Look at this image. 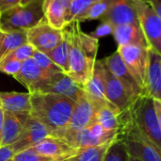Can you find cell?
<instances>
[{"mask_svg": "<svg viewBox=\"0 0 161 161\" xmlns=\"http://www.w3.org/2000/svg\"><path fill=\"white\" fill-rule=\"evenodd\" d=\"M153 103H154V109H155L157 118H158V122L161 124V100L154 98Z\"/></svg>", "mask_w": 161, "mask_h": 161, "instance_id": "obj_39", "label": "cell"}, {"mask_svg": "<svg viewBox=\"0 0 161 161\" xmlns=\"http://www.w3.org/2000/svg\"><path fill=\"white\" fill-rule=\"evenodd\" d=\"M3 108L0 103V146H1V129H2V121H3Z\"/></svg>", "mask_w": 161, "mask_h": 161, "instance_id": "obj_40", "label": "cell"}, {"mask_svg": "<svg viewBox=\"0 0 161 161\" xmlns=\"http://www.w3.org/2000/svg\"><path fill=\"white\" fill-rule=\"evenodd\" d=\"M31 58L35 61V63L38 65V67L46 75H51L57 73H60L62 72L45 54L39 52L37 50L34 51Z\"/></svg>", "mask_w": 161, "mask_h": 161, "instance_id": "obj_31", "label": "cell"}, {"mask_svg": "<svg viewBox=\"0 0 161 161\" xmlns=\"http://www.w3.org/2000/svg\"><path fill=\"white\" fill-rule=\"evenodd\" d=\"M49 136H51V134L47 127L29 113L25 119L21 134L19 135L17 140L9 146L14 154H17L33 147L41 141Z\"/></svg>", "mask_w": 161, "mask_h": 161, "instance_id": "obj_12", "label": "cell"}, {"mask_svg": "<svg viewBox=\"0 0 161 161\" xmlns=\"http://www.w3.org/2000/svg\"><path fill=\"white\" fill-rule=\"evenodd\" d=\"M35 92L59 94L76 102L84 93V89L67 74L60 72L42 79L35 86L31 92Z\"/></svg>", "mask_w": 161, "mask_h": 161, "instance_id": "obj_8", "label": "cell"}, {"mask_svg": "<svg viewBox=\"0 0 161 161\" xmlns=\"http://www.w3.org/2000/svg\"><path fill=\"white\" fill-rule=\"evenodd\" d=\"M117 51L143 93L148 61V47L140 45H124L118 46Z\"/></svg>", "mask_w": 161, "mask_h": 161, "instance_id": "obj_9", "label": "cell"}, {"mask_svg": "<svg viewBox=\"0 0 161 161\" xmlns=\"http://www.w3.org/2000/svg\"><path fill=\"white\" fill-rule=\"evenodd\" d=\"M105 66L108 70L118 79H120L124 84H125L134 93L137 95L142 94V89L138 85L136 79L133 77L128 68L125 64L123 58H121L118 51L114 52L111 56L103 59Z\"/></svg>", "mask_w": 161, "mask_h": 161, "instance_id": "obj_18", "label": "cell"}, {"mask_svg": "<svg viewBox=\"0 0 161 161\" xmlns=\"http://www.w3.org/2000/svg\"><path fill=\"white\" fill-rule=\"evenodd\" d=\"M98 107L99 106L96 105L84 91V93L75 103L68 125L61 128V130L78 131L94 125L97 123L96 114Z\"/></svg>", "mask_w": 161, "mask_h": 161, "instance_id": "obj_11", "label": "cell"}, {"mask_svg": "<svg viewBox=\"0 0 161 161\" xmlns=\"http://www.w3.org/2000/svg\"><path fill=\"white\" fill-rule=\"evenodd\" d=\"M113 26L126 24H139L136 9L131 0H109L108 7L100 18Z\"/></svg>", "mask_w": 161, "mask_h": 161, "instance_id": "obj_14", "label": "cell"}, {"mask_svg": "<svg viewBox=\"0 0 161 161\" xmlns=\"http://www.w3.org/2000/svg\"><path fill=\"white\" fill-rule=\"evenodd\" d=\"M71 0H44L43 13L48 25L62 30L66 26L65 16Z\"/></svg>", "mask_w": 161, "mask_h": 161, "instance_id": "obj_22", "label": "cell"}, {"mask_svg": "<svg viewBox=\"0 0 161 161\" xmlns=\"http://www.w3.org/2000/svg\"><path fill=\"white\" fill-rule=\"evenodd\" d=\"M142 94L161 100V54L151 47H148V61Z\"/></svg>", "mask_w": 161, "mask_h": 161, "instance_id": "obj_15", "label": "cell"}, {"mask_svg": "<svg viewBox=\"0 0 161 161\" xmlns=\"http://www.w3.org/2000/svg\"><path fill=\"white\" fill-rule=\"evenodd\" d=\"M0 103L5 111L16 114H29L31 111L29 92H0Z\"/></svg>", "mask_w": 161, "mask_h": 161, "instance_id": "obj_21", "label": "cell"}, {"mask_svg": "<svg viewBox=\"0 0 161 161\" xmlns=\"http://www.w3.org/2000/svg\"><path fill=\"white\" fill-rule=\"evenodd\" d=\"M96 0H71L65 16L66 25L75 21V19L81 15L83 12H85L88 8Z\"/></svg>", "mask_w": 161, "mask_h": 161, "instance_id": "obj_30", "label": "cell"}, {"mask_svg": "<svg viewBox=\"0 0 161 161\" xmlns=\"http://www.w3.org/2000/svg\"><path fill=\"white\" fill-rule=\"evenodd\" d=\"M128 161H142V160H140V159H138V158H132V157H129Z\"/></svg>", "mask_w": 161, "mask_h": 161, "instance_id": "obj_42", "label": "cell"}, {"mask_svg": "<svg viewBox=\"0 0 161 161\" xmlns=\"http://www.w3.org/2000/svg\"><path fill=\"white\" fill-rule=\"evenodd\" d=\"M31 1H33V0H20V6H25V5H26V4H28V3H30Z\"/></svg>", "mask_w": 161, "mask_h": 161, "instance_id": "obj_41", "label": "cell"}, {"mask_svg": "<svg viewBox=\"0 0 161 161\" xmlns=\"http://www.w3.org/2000/svg\"><path fill=\"white\" fill-rule=\"evenodd\" d=\"M148 46L161 54V17L143 0H131Z\"/></svg>", "mask_w": 161, "mask_h": 161, "instance_id": "obj_7", "label": "cell"}, {"mask_svg": "<svg viewBox=\"0 0 161 161\" xmlns=\"http://www.w3.org/2000/svg\"><path fill=\"white\" fill-rule=\"evenodd\" d=\"M48 76V75L43 73L38 67V65L31 58L23 61L19 72L13 75V77L18 82L27 88L28 92H31L38 83Z\"/></svg>", "mask_w": 161, "mask_h": 161, "instance_id": "obj_23", "label": "cell"}, {"mask_svg": "<svg viewBox=\"0 0 161 161\" xmlns=\"http://www.w3.org/2000/svg\"><path fill=\"white\" fill-rule=\"evenodd\" d=\"M10 161H62L56 160L44 156H42L31 149L24 150L20 153H17L13 156L12 159Z\"/></svg>", "mask_w": 161, "mask_h": 161, "instance_id": "obj_33", "label": "cell"}, {"mask_svg": "<svg viewBox=\"0 0 161 161\" xmlns=\"http://www.w3.org/2000/svg\"><path fill=\"white\" fill-rule=\"evenodd\" d=\"M113 25L108 22H103L102 24H100L96 29L92 32H91L89 35L92 36V38H95L97 40H99L100 38L108 36L110 34H112V30H113Z\"/></svg>", "mask_w": 161, "mask_h": 161, "instance_id": "obj_35", "label": "cell"}, {"mask_svg": "<svg viewBox=\"0 0 161 161\" xmlns=\"http://www.w3.org/2000/svg\"><path fill=\"white\" fill-rule=\"evenodd\" d=\"M75 103L73 100L56 93L31 92L30 114L43 124L51 134L68 125Z\"/></svg>", "mask_w": 161, "mask_h": 161, "instance_id": "obj_2", "label": "cell"}, {"mask_svg": "<svg viewBox=\"0 0 161 161\" xmlns=\"http://www.w3.org/2000/svg\"><path fill=\"white\" fill-rule=\"evenodd\" d=\"M1 146L11 145L21 134L28 114H16L3 110Z\"/></svg>", "mask_w": 161, "mask_h": 161, "instance_id": "obj_19", "label": "cell"}, {"mask_svg": "<svg viewBox=\"0 0 161 161\" xmlns=\"http://www.w3.org/2000/svg\"><path fill=\"white\" fill-rule=\"evenodd\" d=\"M129 156L122 140L118 137L109 144L103 161H128Z\"/></svg>", "mask_w": 161, "mask_h": 161, "instance_id": "obj_29", "label": "cell"}, {"mask_svg": "<svg viewBox=\"0 0 161 161\" xmlns=\"http://www.w3.org/2000/svg\"><path fill=\"white\" fill-rule=\"evenodd\" d=\"M62 161H67V159H65V160H62Z\"/></svg>", "mask_w": 161, "mask_h": 161, "instance_id": "obj_43", "label": "cell"}, {"mask_svg": "<svg viewBox=\"0 0 161 161\" xmlns=\"http://www.w3.org/2000/svg\"><path fill=\"white\" fill-rule=\"evenodd\" d=\"M121 113L119 109L111 103L104 104L98 107L96 122L106 131L118 132L121 126Z\"/></svg>", "mask_w": 161, "mask_h": 161, "instance_id": "obj_24", "label": "cell"}, {"mask_svg": "<svg viewBox=\"0 0 161 161\" xmlns=\"http://www.w3.org/2000/svg\"><path fill=\"white\" fill-rule=\"evenodd\" d=\"M44 0H33L25 6H16L0 13V29L26 31L44 19Z\"/></svg>", "mask_w": 161, "mask_h": 161, "instance_id": "obj_5", "label": "cell"}, {"mask_svg": "<svg viewBox=\"0 0 161 161\" xmlns=\"http://www.w3.org/2000/svg\"><path fill=\"white\" fill-rule=\"evenodd\" d=\"M106 98L114 105L120 112L125 111L140 95L134 93L125 84L114 76L105 66Z\"/></svg>", "mask_w": 161, "mask_h": 161, "instance_id": "obj_13", "label": "cell"}, {"mask_svg": "<svg viewBox=\"0 0 161 161\" xmlns=\"http://www.w3.org/2000/svg\"><path fill=\"white\" fill-rule=\"evenodd\" d=\"M34 51H35L34 47L31 44H29L28 42H25L23 45L14 49L4 59H14V60L23 62V61L30 58L32 57Z\"/></svg>", "mask_w": 161, "mask_h": 161, "instance_id": "obj_32", "label": "cell"}, {"mask_svg": "<svg viewBox=\"0 0 161 161\" xmlns=\"http://www.w3.org/2000/svg\"><path fill=\"white\" fill-rule=\"evenodd\" d=\"M148 6H150L154 11L161 17V0H143Z\"/></svg>", "mask_w": 161, "mask_h": 161, "instance_id": "obj_38", "label": "cell"}, {"mask_svg": "<svg viewBox=\"0 0 161 161\" xmlns=\"http://www.w3.org/2000/svg\"><path fill=\"white\" fill-rule=\"evenodd\" d=\"M153 99L141 94L126 108V111L140 131L161 149V124L157 118Z\"/></svg>", "mask_w": 161, "mask_h": 161, "instance_id": "obj_4", "label": "cell"}, {"mask_svg": "<svg viewBox=\"0 0 161 161\" xmlns=\"http://www.w3.org/2000/svg\"><path fill=\"white\" fill-rule=\"evenodd\" d=\"M25 32L27 42L31 44L35 50L43 54L48 53L57 46L63 35L62 30L56 29L48 25L45 18Z\"/></svg>", "mask_w": 161, "mask_h": 161, "instance_id": "obj_10", "label": "cell"}, {"mask_svg": "<svg viewBox=\"0 0 161 161\" xmlns=\"http://www.w3.org/2000/svg\"><path fill=\"white\" fill-rule=\"evenodd\" d=\"M27 42L25 31H3L0 29V62L14 49Z\"/></svg>", "mask_w": 161, "mask_h": 161, "instance_id": "obj_26", "label": "cell"}, {"mask_svg": "<svg viewBox=\"0 0 161 161\" xmlns=\"http://www.w3.org/2000/svg\"><path fill=\"white\" fill-rule=\"evenodd\" d=\"M21 65H22V62H20L18 60L3 59L0 62V72L13 76L19 72Z\"/></svg>", "mask_w": 161, "mask_h": 161, "instance_id": "obj_34", "label": "cell"}, {"mask_svg": "<svg viewBox=\"0 0 161 161\" xmlns=\"http://www.w3.org/2000/svg\"><path fill=\"white\" fill-rule=\"evenodd\" d=\"M111 142H108L98 146L79 149L75 155L69 158L67 161H103L107 150Z\"/></svg>", "mask_w": 161, "mask_h": 161, "instance_id": "obj_27", "label": "cell"}, {"mask_svg": "<svg viewBox=\"0 0 161 161\" xmlns=\"http://www.w3.org/2000/svg\"><path fill=\"white\" fill-rule=\"evenodd\" d=\"M118 132L106 131L99 124L95 123L78 131H65L59 129L52 132L51 136L63 140L75 149H83L111 142L117 138Z\"/></svg>", "mask_w": 161, "mask_h": 161, "instance_id": "obj_6", "label": "cell"}, {"mask_svg": "<svg viewBox=\"0 0 161 161\" xmlns=\"http://www.w3.org/2000/svg\"><path fill=\"white\" fill-rule=\"evenodd\" d=\"M112 35L118 46L140 45L149 47L139 24L120 25L113 27Z\"/></svg>", "mask_w": 161, "mask_h": 161, "instance_id": "obj_20", "label": "cell"}, {"mask_svg": "<svg viewBox=\"0 0 161 161\" xmlns=\"http://www.w3.org/2000/svg\"><path fill=\"white\" fill-rule=\"evenodd\" d=\"M120 119L121 126L117 137L122 140L128 156L142 161H161V149L140 131L126 109L121 113Z\"/></svg>", "mask_w": 161, "mask_h": 161, "instance_id": "obj_3", "label": "cell"}, {"mask_svg": "<svg viewBox=\"0 0 161 161\" xmlns=\"http://www.w3.org/2000/svg\"><path fill=\"white\" fill-rule=\"evenodd\" d=\"M20 4V0H0V13L16 7Z\"/></svg>", "mask_w": 161, "mask_h": 161, "instance_id": "obj_37", "label": "cell"}, {"mask_svg": "<svg viewBox=\"0 0 161 161\" xmlns=\"http://www.w3.org/2000/svg\"><path fill=\"white\" fill-rule=\"evenodd\" d=\"M63 35L60 42L55 46L51 51L46 53L45 55L65 74L69 72V65H68V54H69V47H70V36L68 29L66 26L62 29Z\"/></svg>", "mask_w": 161, "mask_h": 161, "instance_id": "obj_25", "label": "cell"}, {"mask_svg": "<svg viewBox=\"0 0 161 161\" xmlns=\"http://www.w3.org/2000/svg\"><path fill=\"white\" fill-rule=\"evenodd\" d=\"M106 78H105V64L103 59L96 60L94 63L92 75L86 85L83 87L87 95L98 106L110 103L105 94Z\"/></svg>", "mask_w": 161, "mask_h": 161, "instance_id": "obj_17", "label": "cell"}, {"mask_svg": "<svg viewBox=\"0 0 161 161\" xmlns=\"http://www.w3.org/2000/svg\"><path fill=\"white\" fill-rule=\"evenodd\" d=\"M70 36L68 75L84 87L92 75L99 47V40L83 32L80 23L73 21L66 25Z\"/></svg>", "mask_w": 161, "mask_h": 161, "instance_id": "obj_1", "label": "cell"}, {"mask_svg": "<svg viewBox=\"0 0 161 161\" xmlns=\"http://www.w3.org/2000/svg\"><path fill=\"white\" fill-rule=\"evenodd\" d=\"M29 149L42 156L56 160L68 159L72 156L75 155L79 150V149L73 148L63 140L53 136H49L43 139L39 143H37L36 145H34Z\"/></svg>", "mask_w": 161, "mask_h": 161, "instance_id": "obj_16", "label": "cell"}, {"mask_svg": "<svg viewBox=\"0 0 161 161\" xmlns=\"http://www.w3.org/2000/svg\"><path fill=\"white\" fill-rule=\"evenodd\" d=\"M108 3L109 0H96L88 8V9L85 12H83L81 15L76 17L75 21L78 23H82L85 21L100 19L106 12L108 7Z\"/></svg>", "mask_w": 161, "mask_h": 161, "instance_id": "obj_28", "label": "cell"}, {"mask_svg": "<svg viewBox=\"0 0 161 161\" xmlns=\"http://www.w3.org/2000/svg\"><path fill=\"white\" fill-rule=\"evenodd\" d=\"M14 155L10 146H0V161H10Z\"/></svg>", "mask_w": 161, "mask_h": 161, "instance_id": "obj_36", "label": "cell"}]
</instances>
